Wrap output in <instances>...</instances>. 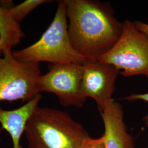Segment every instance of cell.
Returning <instances> with one entry per match:
<instances>
[{
  "mask_svg": "<svg viewBox=\"0 0 148 148\" xmlns=\"http://www.w3.org/2000/svg\"><path fill=\"white\" fill-rule=\"evenodd\" d=\"M64 1L74 49L88 60H97L109 52L120 38L123 27L110 3L98 0Z\"/></svg>",
  "mask_w": 148,
  "mask_h": 148,
  "instance_id": "obj_1",
  "label": "cell"
},
{
  "mask_svg": "<svg viewBox=\"0 0 148 148\" xmlns=\"http://www.w3.org/2000/svg\"><path fill=\"white\" fill-rule=\"evenodd\" d=\"M27 148H80L90 135L65 111L38 106L27 123Z\"/></svg>",
  "mask_w": 148,
  "mask_h": 148,
  "instance_id": "obj_2",
  "label": "cell"
},
{
  "mask_svg": "<svg viewBox=\"0 0 148 148\" xmlns=\"http://www.w3.org/2000/svg\"><path fill=\"white\" fill-rule=\"evenodd\" d=\"M18 60L49 64L84 65L88 60L73 47L68 34L65 1H59L53 21L40 38L32 45L12 52Z\"/></svg>",
  "mask_w": 148,
  "mask_h": 148,
  "instance_id": "obj_3",
  "label": "cell"
},
{
  "mask_svg": "<svg viewBox=\"0 0 148 148\" xmlns=\"http://www.w3.org/2000/svg\"><path fill=\"white\" fill-rule=\"evenodd\" d=\"M121 36L107 53L97 60L121 71L125 77L141 75L148 78V35L126 20Z\"/></svg>",
  "mask_w": 148,
  "mask_h": 148,
  "instance_id": "obj_4",
  "label": "cell"
},
{
  "mask_svg": "<svg viewBox=\"0 0 148 148\" xmlns=\"http://www.w3.org/2000/svg\"><path fill=\"white\" fill-rule=\"evenodd\" d=\"M41 75L40 64L21 62L12 52L0 51V101L32 100L40 93L37 81Z\"/></svg>",
  "mask_w": 148,
  "mask_h": 148,
  "instance_id": "obj_5",
  "label": "cell"
},
{
  "mask_svg": "<svg viewBox=\"0 0 148 148\" xmlns=\"http://www.w3.org/2000/svg\"><path fill=\"white\" fill-rule=\"evenodd\" d=\"M84 69V65L49 64L37 81L38 92L53 93L64 106L81 108L86 101L81 89Z\"/></svg>",
  "mask_w": 148,
  "mask_h": 148,
  "instance_id": "obj_6",
  "label": "cell"
},
{
  "mask_svg": "<svg viewBox=\"0 0 148 148\" xmlns=\"http://www.w3.org/2000/svg\"><path fill=\"white\" fill-rule=\"evenodd\" d=\"M84 68L82 94L86 99L95 100L101 112L113 101L112 96L120 70L112 65L98 60H88Z\"/></svg>",
  "mask_w": 148,
  "mask_h": 148,
  "instance_id": "obj_7",
  "label": "cell"
},
{
  "mask_svg": "<svg viewBox=\"0 0 148 148\" xmlns=\"http://www.w3.org/2000/svg\"><path fill=\"white\" fill-rule=\"evenodd\" d=\"M100 112L106 148H134L133 138L125 122L122 106L113 100Z\"/></svg>",
  "mask_w": 148,
  "mask_h": 148,
  "instance_id": "obj_8",
  "label": "cell"
},
{
  "mask_svg": "<svg viewBox=\"0 0 148 148\" xmlns=\"http://www.w3.org/2000/svg\"><path fill=\"white\" fill-rule=\"evenodd\" d=\"M42 99L41 93L21 107L7 110L0 106V124L11 136L13 148H23L21 145L27 123Z\"/></svg>",
  "mask_w": 148,
  "mask_h": 148,
  "instance_id": "obj_9",
  "label": "cell"
},
{
  "mask_svg": "<svg viewBox=\"0 0 148 148\" xmlns=\"http://www.w3.org/2000/svg\"><path fill=\"white\" fill-rule=\"evenodd\" d=\"M25 37L21 24L12 16L9 8L0 3V51L2 54L12 53V48Z\"/></svg>",
  "mask_w": 148,
  "mask_h": 148,
  "instance_id": "obj_10",
  "label": "cell"
},
{
  "mask_svg": "<svg viewBox=\"0 0 148 148\" xmlns=\"http://www.w3.org/2000/svg\"><path fill=\"white\" fill-rule=\"evenodd\" d=\"M48 0H26L16 5H13L9 9L11 16L18 24L28 16L32 11L43 3L51 2Z\"/></svg>",
  "mask_w": 148,
  "mask_h": 148,
  "instance_id": "obj_11",
  "label": "cell"
},
{
  "mask_svg": "<svg viewBox=\"0 0 148 148\" xmlns=\"http://www.w3.org/2000/svg\"><path fill=\"white\" fill-rule=\"evenodd\" d=\"M80 148H106L103 136L98 138L90 137L86 139Z\"/></svg>",
  "mask_w": 148,
  "mask_h": 148,
  "instance_id": "obj_12",
  "label": "cell"
},
{
  "mask_svg": "<svg viewBox=\"0 0 148 148\" xmlns=\"http://www.w3.org/2000/svg\"><path fill=\"white\" fill-rule=\"evenodd\" d=\"M125 99L129 101H143L148 103V93L144 94L133 93L126 97ZM144 120H148V114L144 117Z\"/></svg>",
  "mask_w": 148,
  "mask_h": 148,
  "instance_id": "obj_13",
  "label": "cell"
},
{
  "mask_svg": "<svg viewBox=\"0 0 148 148\" xmlns=\"http://www.w3.org/2000/svg\"><path fill=\"white\" fill-rule=\"evenodd\" d=\"M135 26L138 30L148 35V23H144L142 21H136L134 22Z\"/></svg>",
  "mask_w": 148,
  "mask_h": 148,
  "instance_id": "obj_14",
  "label": "cell"
},
{
  "mask_svg": "<svg viewBox=\"0 0 148 148\" xmlns=\"http://www.w3.org/2000/svg\"><path fill=\"white\" fill-rule=\"evenodd\" d=\"M145 123H146V125H147V127L148 128V120H145Z\"/></svg>",
  "mask_w": 148,
  "mask_h": 148,
  "instance_id": "obj_15",
  "label": "cell"
}]
</instances>
